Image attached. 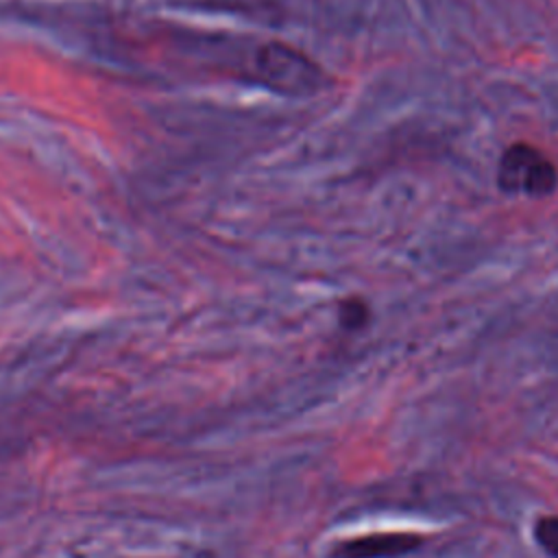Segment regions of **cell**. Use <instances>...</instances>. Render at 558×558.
<instances>
[{
  "mask_svg": "<svg viewBox=\"0 0 558 558\" xmlns=\"http://www.w3.org/2000/svg\"><path fill=\"white\" fill-rule=\"evenodd\" d=\"M423 545V536L414 532H375L338 543L331 558H397Z\"/></svg>",
  "mask_w": 558,
  "mask_h": 558,
  "instance_id": "3957f363",
  "label": "cell"
},
{
  "mask_svg": "<svg viewBox=\"0 0 558 558\" xmlns=\"http://www.w3.org/2000/svg\"><path fill=\"white\" fill-rule=\"evenodd\" d=\"M534 538L547 556L558 558V514L538 517L534 523Z\"/></svg>",
  "mask_w": 558,
  "mask_h": 558,
  "instance_id": "277c9868",
  "label": "cell"
},
{
  "mask_svg": "<svg viewBox=\"0 0 558 558\" xmlns=\"http://www.w3.org/2000/svg\"><path fill=\"white\" fill-rule=\"evenodd\" d=\"M497 185L506 194L543 198L556 190L558 170L543 150L525 142H517L499 157Z\"/></svg>",
  "mask_w": 558,
  "mask_h": 558,
  "instance_id": "7a4b0ae2",
  "label": "cell"
},
{
  "mask_svg": "<svg viewBox=\"0 0 558 558\" xmlns=\"http://www.w3.org/2000/svg\"><path fill=\"white\" fill-rule=\"evenodd\" d=\"M214 2H218L220 7H233L235 11H246V9L266 11L270 7V0H214Z\"/></svg>",
  "mask_w": 558,
  "mask_h": 558,
  "instance_id": "8992f818",
  "label": "cell"
},
{
  "mask_svg": "<svg viewBox=\"0 0 558 558\" xmlns=\"http://www.w3.org/2000/svg\"><path fill=\"white\" fill-rule=\"evenodd\" d=\"M257 78L281 94L303 96L323 87V70L303 52L281 41L266 44L255 57Z\"/></svg>",
  "mask_w": 558,
  "mask_h": 558,
  "instance_id": "6da1fadb",
  "label": "cell"
},
{
  "mask_svg": "<svg viewBox=\"0 0 558 558\" xmlns=\"http://www.w3.org/2000/svg\"><path fill=\"white\" fill-rule=\"evenodd\" d=\"M366 316H368V312H366L364 303H360V301H351V303L342 305V316L340 318H342V325L349 327V329L364 325Z\"/></svg>",
  "mask_w": 558,
  "mask_h": 558,
  "instance_id": "5b68a950",
  "label": "cell"
}]
</instances>
